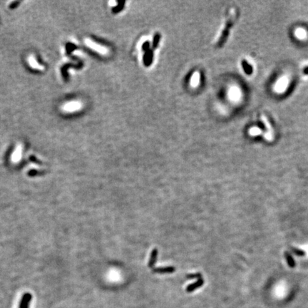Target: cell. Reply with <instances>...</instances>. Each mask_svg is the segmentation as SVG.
<instances>
[{
    "label": "cell",
    "mask_w": 308,
    "mask_h": 308,
    "mask_svg": "<svg viewBox=\"0 0 308 308\" xmlns=\"http://www.w3.org/2000/svg\"><path fill=\"white\" fill-rule=\"evenodd\" d=\"M236 18H237V11H235V9H232L229 18L228 19L227 21H226L225 25L224 27V29L222 31L221 34H220V38L218 39V47H222L226 41V39L228 38V35H229L230 28L232 27V26L233 25L234 22L235 21Z\"/></svg>",
    "instance_id": "cell-1"
},
{
    "label": "cell",
    "mask_w": 308,
    "mask_h": 308,
    "mask_svg": "<svg viewBox=\"0 0 308 308\" xmlns=\"http://www.w3.org/2000/svg\"><path fill=\"white\" fill-rule=\"evenodd\" d=\"M82 108V104L79 101H71L61 106V110L65 113H73L79 111Z\"/></svg>",
    "instance_id": "cell-2"
},
{
    "label": "cell",
    "mask_w": 308,
    "mask_h": 308,
    "mask_svg": "<svg viewBox=\"0 0 308 308\" xmlns=\"http://www.w3.org/2000/svg\"><path fill=\"white\" fill-rule=\"evenodd\" d=\"M85 44L87 45V47L92 49V50L96 51V52L101 53V54H106L107 53V49L105 48V47H101V45L94 42V41H91V39H85Z\"/></svg>",
    "instance_id": "cell-3"
},
{
    "label": "cell",
    "mask_w": 308,
    "mask_h": 308,
    "mask_svg": "<svg viewBox=\"0 0 308 308\" xmlns=\"http://www.w3.org/2000/svg\"><path fill=\"white\" fill-rule=\"evenodd\" d=\"M21 156H22V146H21V145L19 144L17 146V147H16L15 149V151H13L12 154H11V161L13 163H15V164L19 162L21 158Z\"/></svg>",
    "instance_id": "cell-4"
},
{
    "label": "cell",
    "mask_w": 308,
    "mask_h": 308,
    "mask_svg": "<svg viewBox=\"0 0 308 308\" xmlns=\"http://www.w3.org/2000/svg\"><path fill=\"white\" fill-rule=\"evenodd\" d=\"M27 61L28 64H29V66H30L31 68H32L33 69H37V70L39 71H42L44 69V67L41 64H39L38 61L36 59L34 56L32 54L29 55V57H28Z\"/></svg>",
    "instance_id": "cell-5"
},
{
    "label": "cell",
    "mask_w": 308,
    "mask_h": 308,
    "mask_svg": "<svg viewBox=\"0 0 308 308\" xmlns=\"http://www.w3.org/2000/svg\"><path fill=\"white\" fill-rule=\"evenodd\" d=\"M203 284L204 280L203 279V277H201L198 278V280L196 281V283L190 284V285H189L187 287H186V292H187V293H192V292L196 290L198 288L202 287V286L203 285Z\"/></svg>",
    "instance_id": "cell-6"
},
{
    "label": "cell",
    "mask_w": 308,
    "mask_h": 308,
    "mask_svg": "<svg viewBox=\"0 0 308 308\" xmlns=\"http://www.w3.org/2000/svg\"><path fill=\"white\" fill-rule=\"evenodd\" d=\"M153 272L156 273H160V274H164V273H171L175 272L176 270V268L174 267H171V266H168V267H154L152 269Z\"/></svg>",
    "instance_id": "cell-7"
},
{
    "label": "cell",
    "mask_w": 308,
    "mask_h": 308,
    "mask_svg": "<svg viewBox=\"0 0 308 308\" xmlns=\"http://www.w3.org/2000/svg\"><path fill=\"white\" fill-rule=\"evenodd\" d=\"M260 122H261L262 124L264 125L265 128L266 129V130H267V131L268 133H270V134H273V127H272V125H271V124H270L269 119H268L267 117L266 116L265 114L261 115V121H260Z\"/></svg>",
    "instance_id": "cell-8"
},
{
    "label": "cell",
    "mask_w": 308,
    "mask_h": 308,
    "mask_svg": "<svg viewBox=\"0 0 308 308\" xmlns=\"http://www.w3.org/2000/svg\"><path fill=\"white\" fill-rule=\"evenodd\" d=\"M157 257H158V250H157L156 248H154V249L152 250L151 254L150 260H149L148 263V267L151 268V269L154 268V266L156 265L157 260Z\"/></svg>",
    "instance_id": "cell-9"
},
{
    "label": "cell",
    "mask_w": 308,
    "mask_h": 308,
    "mask_svg": "<svg viewBox=\"0 0 308 308\" xmlns=\"http://www.w3.org/2000/svg\"><path fill=\"white\" fill-rule=\"evenodd\" d=\"M241 65L242 69H243L244 72L247 75H251L253 72V67L251 64H250L249 62L245 59H242L241 61Z\"/></svg>",
    "instance_id": "cell-10"
},
{
    "label": "cell",
    "mask_w": 308,
    "mask_h": 308,
    "mask_svg": "<svg viewBox=\"0 0 308 308\" xmlns=\"http://www.w3.org/2000/svg\"><path fill=\"white\" fill-rule=\"evenodd\" d=\"M31 300V295L30 294L28 293L25 294V295L22 297V299H21L20 305H19V308H29Z\"/></svg>",
    "instance_id": "cell-11"
},
{
    "label": "cell",
    "mask_w": 308,
    "mask_h": 308,
    "mask_svg": "<svg viewBox=\"0 0 308 308\" xmlns=\"http://www.w3.org/2000/svg\"><path fill=\"white\" fill-rule=\"evenodd\" d=\"M152 57H153V52L151 50H149V51H147V52L146 54H145V57H144V63L146 66H149V65L151 63V61H152Z\"/></svg>",
    "instance_id": "cell-12"
},
{
    "label": "cell",
    "mask_w": 308,
    "mask_h": 308,
    "mask_svg": "<svg viewBox=\"0 0 308 308\" xmlns=\"http://www.w3.org/2000/svg\"><path fill=\"white\" fill-rule=\"evenodd\" d=\"M199 81H200V74L199 73L196 72L193 73V75L191 81H190V83H191L193 86H197L198 83H199Z\"/></svg>",
    "instance_id": "cell-13"
},
{
    "label": "cell",
    "mask_w": 308,
    "mask_h": 308,
    "mask_svg": "<svg viewBox=\"0 0 308 308\" xmlns=\"http://www.w3.org/2000/svg\"><path fill=\"white\" fill-rule=\"evenodd\" d=\"M285 256L286 260H287L288 265H289L290 267H295V260H294V259L293 258V257H292V255H290V254L288 253V252H286V253H285Z\"/></svg>",
    "instance_id": "cell-14"
},
{
    "label": "cell",
    "mask_w": 308,
    "mask_h": 308,
    "mask_svg": "<svg viewBox=\"0 0 308 308\" xmlns=\"http://www.w3.org/2000/svg\"><path fill=\"white\" fill-rule=\"evenodd\" d=\"M291 250H292V251H293L295 254H296L297 255L303 256V255H305V252L302 250H299V249H297V248H291Z\"/></svg>",
    "instance_id": "cell-15"
},
{
    "label": "cell",
    "mask_w": 308,
    "mask_h": 308,
    "mask_svg": "<svg viewBox=\"0 0 308 308\" xmlns=\"http://www.w3.org/2000/svg\"><path fill=\"white\" fill-rule=\"evenodd\" d=\"M124 3H125L124 2H120V4H119L118 5H117V7H114V9H113V11H114V13H116V12H118V11H120L121 9H123V7H124Z\"/></svg>",
    "instance_id": "cell-16"
},
{
    "label": "cell",
    "mask_w": 308,
    "mask_h": 308,
    "mask_svg": "<svg viewBox=\"0 0 308 308\" xmlns=\"http://www.w3.org/2000/svg\"><path fill=\"white\" fill-rule=\"evenodd\" d=\"M160 36L159 35V34H156V35L155 36V37L154 39V44H153V47H154V48H156V47H157V45H158V41H159V39H160Z\"/></svg>",
    "instance_id": "cell-17"
},
{
    "label": "cell",
    "mask_w": 308,
    "mask_h": 308,
    "mask_svg": "<svg viewBox=\"0 0 308 308\" xmlns=\"http://www.w3.org/2000/svg\"><path fill=\"white\" fill-rule=\"evenodd\" d=\"M202 275L200 273H196V274H190V275H188L186 276V278H188V279H193V278H200L201 277Z\"/></svg>",
    "instance_id": "cell-18"
},
{
    "label": "cell",
    "mask_w": 308,
    "mask_h": 308,
    "mask_svg": "<svg viewBox=\"0 0 308 308\" xmlns=\"http://www.w3.org/2000/svg\"><path fill=\"white\" fill-rule=\"evenodd\" d=\"M303 73L305 74H308V66H306L303 69Z\"/></svg>",
    "instance_id": "cell-19"
},
{
    "label": "cell",
    "mask_w": 308,
    "mask_h": 308,
    "mask_svg": "<svg viewBox=\"0 0 308 308\" xmlns=\"http://www.w3.org/2000/svg\"><path fill=\"white\" fill-rule=\"evenodd\" d=\"M148 46H149V44L148 43H146L144 45V47H143V48H144V49H145V50H147L148 48Z\"/></svg>",
    "instance_id": "cell-20"
}]
</instances>
